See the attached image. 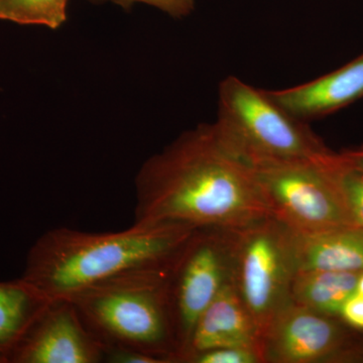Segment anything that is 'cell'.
Segmentation results:
<instances>
[{"instance_id":"1","label":"cell","mask_w":363,"mask_h":363,"mask_svg":"<svg viewBox=\"0 0 363 363\" xmlns=\"http://www.w3.org/2000/svg\"><path fill=\"white\" fill-rule=\"evenodd\" d=\"M269 216L252 164L226 145L214 123L182 133L136 175V223L236 229Z\"/></svg>"},{"instance_id":"2","label":"cell","mask_w":363,"mask_h":363,"mask_svg":"<svg viewBox=\"0 0 363 363\" xmlns=\"http://www.w3.org/2000/svg\"><path fill=\"white\" fill-rule=\"evenodd\" d=\"M196 229L169 222L111 233L51 229L30 247L21 279L51 302L71 300L124 274L172 266Z\"/></svg>"},{"instance_id":"3","label":"cell","mask_w":363,"mask_h":363,"mask_svg":"<svg viewBox=\"0 0 363 363\" xmlns=\"http://www.w3.org/2000/svg\"><path fill=\"white\" fill-rule=\"evenodd\" d=\"M173 264L124 274L70 301L105 348H125L175 363L178 345L169 296Z\"/></svg>"},{"instance_id":"4","label":"cell","mask_w":363,"mask_h":363,"mask_svg":"<svg viewBox=\"0 0 363 363\" xmlns=\"http://www.w3.org/2000/svg\"><path fill=\"white\" fill-rule=\"evenodd\" d=\"M213 123L226 145L250 164L319 159L333 152L307 121L289 113L267 90L235 76L219 84Z\"/></svg>"},{"instance_id":"5","label":"cell","mask_w":363,"mask_h":363,"mask_svg":"<svg viewBox=\"0 0 363 363\" xmlns=\"http://www.w3.org/2000/svg\"><path fill=\"white\" fill-rule=\"evenodd\" d=\"M340 166L335 152L319 159L252 164L272 218L298 233L357 227L339 183Z\"/></svg>"},{"instance_id":"6","label":"cell","mask_w":363,"mask_h":363,"mask_svg":"<svg viewBox=\"0 0 363 363\" xmlns=\"http://www.w3.org/2000/svg\"><path fill=\"white\" fill-rule=\"evenodd\" d=\"M231 285L259 329L260 340L279 313L292 304L296 269L290 234L272 216L233 230Z\"/></svg>"},{"instance_id":"7","label":"cell","mask_w":363,"mask_h":363,"mask_svg":"<svg viewBox=\"0 0 363 363\" xmlns=\"http://www.w3.org/2000/svg\"><path fill=\"white\" fill-rule=\"evenodd\" d=\"M234 229L198 228L177 257L169 279L175 329V363L187 348L195 325L233 276Z\"/></svg>"},{"instance_id":"8","label":"cell","mask_w":363,"mask_h":363,"mask_svg":"<svg viewBox=\"0 0 363 363\" xmlns=\"http://www.w3.org/2000/svg\"><path fill=\"white\" fill-rule=\"evenodd\" d=\"M260 357L262 363H363V331L292 303L262 334Z\"/></svg>"},{"instance_id":"9","label":"cell","mask_w":363,"mask_h":363,"mask_svg":"<svg viewBox=\"0 0 363 363\" xmlns=\"http://www.w3.org/2000/svg\"><path fill=\"white\" fill-rule=\"evenodd\" d=\"M105 346L70 300L52 301L13 351L9 363L104 362Z\"/></svg>"},{"instance_id":"10","label":"cell","mask_w":363,"mask_h":363,"mask_svg":"<svg viewBox=\"0 0 363 363\" xmlns=\"http://www.w3.org/2000/svg\"><path fill=\"white\" fill-rule=\"evenodd\" d=\"M267 91L277 104L301 121L308 123L330 116L363 99V52L310 82Z\"/></svg>"},{"instance_id":"11","label":"cell","mask_w":363,"mask_h":363,"mask_svg":"<svg viewBox=\"0 0 363 363\" xmlns=\"http://www.w3.org/2000/svg\"><path fill=\"white\" fill-rule=\"evenodd\" d=\"M222 347L248 348L260 355L259 329L231 283L198 319L187 348L178 363H185L196 353Z\"/></svg>"},{"instance_id":"12","label":"cell","mask_w":363,"mask_h":363,"mask_svg":"<svg viewBox=\"0 0 363 363\" xmlns=\"http://www.w3.org/2000/svg\"><path fill=\"white\" fill-rule=\"evenodd\" d=\"M289 234L297 272H363L362 229L341 227L310 233L289 230Z\"/></svg>"},{"instance_id":"13","label":"cell","mask_w":363,"mask_h":363,"mask_svg":"<svg viewBox=\"0 0 363 363\" xmlns=\"http://www.w3.org/2000/svg\"><path fill=\"white\" fill-rule=\"evenodd\" d=\"M51 301L20 278L0 281V363L9 358Z\"/></svg>"},{"instance_id":"14","label":"cell","mask_w":363,"mask_h":363,"mask_svg":"<svg viewBox=\"0 0 363 363\" xmlns=\"http://www.w3.org/2000/svg\"><path fill=\"white\" fill-rule=\"evenodd\" d=\"M360 272L301 271L294 276L291 298L294 304L340 317L344 303L357 293Z\"/></svg>"},{"instance_id":"15","label":"cell","mask_w":363,"mask_h":363,"mask_svg":"<svg viewBox=\"0 0 363 363\" xmlns=\"http://www.w3.org/2000/svg\"><path fill=\"white\" fill-rule=\"evenodd\" d=\"M69 0H0V20L57 30L67 20Z\"/></svg>"},{"instance_id":"16","label":"cell","mask_w":363,"mask_h":363,"mask_svg":"<svg viewBox=\"0 0 363 363\" xmlns=\"http://www.w3.org/2000/svg\"><path fill=\"white\" fill-rule=\"evenodd\" d=\"M339 183L353 223L363 230V174L341 160Z\"/></svg>"},{"instance_id":"17","label":"cell","mask_w":363,"mask_h":363,"mask_svg":"<svg viewBox=\"0 0 363 363\" xmlns=\"http://www.w3.org/2000/svg\"><path fill=\"white\" fill-rule=\"evenodd\" d=\"M185 363H262L260 355L248 348L222 347L191 355Z\"/></svg>"},{"instance_id":"18","label":"cell","mask_w":363,"mask_h":363,"mask_svg":"<svg viewBox=\"0 0 363 363\" xmlns=\"http://www.w3.org/2000/svg\"><path fill=\"white\" fill-rule=\"evenodd\" d=\"M90 1L111 2L125 9H130L135 4H145L156 7L175 18H185L194 11L195 7V0H90Z\"/></svg>"},{"instance_id":"19","label":"cell","mask_w":363,"mask_h":363,"mask_svg":"<svg viewBox=\"0 0 363 363\" xmlns=\"http://www.w3.org/2000/svg\"><path fill=\"white\" fill-rule=\"evenodd\" d=\"M104 362L111 363H164L160 358L138 352V351L125 350V348H105Z\"/></svg>"},{"instance_id":"20","label":"cell","mask_w":363,"mask_h":363,"mask_svg":"<svg viewBox=\"0 0 363 363\" xmlns=\"http://www.w3.org/2000/svg\"><path fill=\"white\" fill-rule=\"evenodd\" d=\"M340 318L351 328L363 331V295L355 293L344 303Z\"/></svg>"},{"instance_id":"21","label":"cell","mask_w":363,"mask_h":363,"mask_svg":"<svg viewBox=\"0 0 363 363\" xmlns=\"http://www.w3.org/2000/svg\"><path fill=\"white\" fill-rule=\"evenodd\" d=\"M339 156L348 167L363 174V145L354 149L343 150Z\"/></svg>"},{"instance_id":"22","label":"cell","mask_w":363,"mask_h":363,"mask_svg":"<svg viewBox=\"0 0 363 363\" xmlns=\"http://www.w3.org/2000/svg\"><path fill=\"white\" fill-rule=\"evenodd\" d=\"M357 293L363 295V272H360L359 278H358Z\"/></svg>"}]
</instances>
